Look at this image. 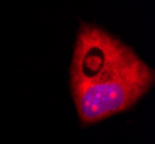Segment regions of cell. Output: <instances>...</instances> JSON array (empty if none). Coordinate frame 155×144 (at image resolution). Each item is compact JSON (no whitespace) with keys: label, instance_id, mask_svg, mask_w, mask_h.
<instances>
[{"label":"cell","instance_id":"obj_1","mask_svg":"<svg viewBox=\"0 0 155 144\" xmlns=\"http://www.w3.org/2000/svg\"><path fill=\"white\" fill-rule=\"evenodd\" d=\"M154 81V69L131 46L96 24L81 23L70 67V85L82 126L131 108Z\"/></svg>","mask_w":155,"mask_h":144}]
</instances>
